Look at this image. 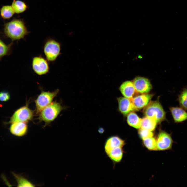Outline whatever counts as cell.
Instances as JSON below:
<instances>
[{
	"mask_svg": "<svg viewBox=\"0 0 187 187\" xmlns=\"http://www.w3.org/2000/svg\"><path fill=\"white\" fill-rule=\"evenodd\" d=\"M4 31L5 36L12 41L23 38L29 33L23 19L15 18L5 23Z\"/></svg>",
	"mask_w": 187,
	"mask_h": 187,
	"instance_id": "1",
	"label": "cell"
},
{
	"mask_svg": "<svg viewBox=\"0 0 187 187\" xmlns=\"http://www.w3.org/2000/svg\"><path fill=\"white\" fill-rule=\"evenodd\" d=\"M65 108L58 102H52L39 113V119L46 124L49 123L54 121Z\"/></svg>",
	"mask_w": 187,
	"mask_h": 187,
	"instance_id": "2",
	"label": "cell"
},
{
	"mask_svg": "<svg viewBox=\"0 0 187 187\" xmlns=\"http://www.w3.org/2000/svg\"><path fill=\"white\" fill-rule=\"evenodd\" d=\"M143 112L146 116L153 119L157 123L166 119V112L158 100L150 101L144 108Z\"/></svg>",
	"mask_w": 187,
	"mask_h": 187,
	"instance_id": "3",
	"label": "cell"
},
{
	"mask_svg": "<svg viewBox=\"0 0 187 187\" xmlns=\"http://www.w3.org/2000/svg\"><path fill=\"white\" fill-rule=\"evenodd\" d=\"M60 43L54 39H49L45 43L43 51L46 58L49 62L55 61L61 54Z\"/></svg>",
	"mask_w": 187,
	"mask_h": 187,
	"instance_id": "4",
	"label": "cell"
},
{
	"mask_svg": "<svg viewBox=\"0 0 187 187\" xmlns=\"http://www.w3.org/2000/svg\"><path fill=\"white\" fill-rule=\"evenodd\" d=\"M59 92L58 89L52 92L42 91L35 101L36 113L39 114L43 109L50 104Z\"/></svg>",
	"mask_w": 187,
	"mask_h": 187,
	"instance_id": "5",
	"label": "cell"
},
{
	"mask_svg": "<svg viewBox=\"0 0 187 187\" xmlns=\"http://www.w3.org/2000/svg\"><path fill=\"white\" fill-rule=\"evenodd\" d=\"M34 115V111L27 105L22 107L16 110L10 118L8 123L16 122L26 123L31 120Z\"/></svg>",
	"mask_w": 187,
	"mask_h": 187,
	"instance_id": "6",
	"label": "cell"
},
{
	"mask_svg": "<svg viewBox=\"0 0 187 187\" xmlns=\"http://www.w3.org/2000/svg\"><path fill=\"white\" fill-rule=\"evenodd\" d=\"M47 61L41 56L34 57L32 59V65L34 72L39 75L48 73L49 70V67Z\"/></svg>",
	"mask_w": 187,
	"mask_h": 187,
	"instance_id": "7",
	"label": "cell"
},
{
	"mask_svg": "<svg viewBox=\"0 0 187 187\" xmlns=\"http://www.w3.org/2000/svg\"><path fill=\"white\" fill-rule=\"evenodd\" d=\"M156 142L157 149L164 150L171 148L173 141L170 134L161 131L158 134Z\"/></svg>",
	"mask_w": 187,
	"mask_h": 187,
	"instance_id": "8",
	"label": "cell"
},
{
	"mask_svg": "<svg viewBox=\"0 0 187 187\" xmlns=\"http://www.w3.org/2000/svg\"><path fill=\"white\" fill-rule=\"evenodd\" d=\"M132 82L136 91L140 93H147L152 88L150 81L145 77H137L134 79Z\"/></svg>",
	"mask_w": 187,
	"mask_h": 187,
	"instance_id": "9",
	"label": "cell"
},
{
	"mask_svg": "<svg viewBox=\"0 0 187 187\" xmlns=\"http://www.w3.org/2000/svg\"><path fill=\"white\" fill-rule=\"evenodd\" d=\"M117 100L118 110L123 115H126L132 111H137L131 99L121 97L117 98Z\"/></svg>",
	"mask_w": 187,
	"mask_h": 187,
	"instance_id": "10",
	"label": "cell"
},
{
	"mask_svg": "<svg viewBox=\"0 0 187 187\" xmlns=\"http://www.w3.org/2000/svg\"><path fill=\"white\" fill-rule=\"evenodd\" d=\"M153 96L152 94H144L131 99L133 104L137 110L145 108L149 103Z\"/></svg>",
	"mask_w": 187,
	"mask_h": 187,
	"instance_id": "11",
	"label": "cell"
},
{
	"mask_svg": "<svg viewBox=\"0 0 187 187\" xmlns=\"http://www.w3.org/2000/svg\"><path fill=\"white\" fill-rule=\"evenodd\" d=\"M125 144L124 141L118 136H113L109 137L104 145V149L107 154L112 149L117 147H122Z\"/></svg>",
	"mask_w": 187,
	"mask_h": 187,
	"instance_id": "12",
	"label": "cell"
},
{
	"mask_svg": "<svg viewBox=\"0 0 187 187\" xmlns=\"http://www.w3.org/2000/svg\"><path fill=\"white\" fill-rule=\"evenodd\" d=\"M28 129V126L26 123L16 122L11 123L9 130L11 133L13 135L18 137H22L26 134Z\"/></svg>",
	"mask_w": 187,
	"mask_h": 187,
	"instance_id": "13",
	"label": "cell"
},
{
	"mask_svg": "<svg viewBox=\"0 0 187 187\" xmlns=\"http://www.w3.org/2000/svg\"><path fill=\"white\" fill-rule=\"evenodd\" d=\"M169 109L175 123H182L187 120V112L181 107H171Z\"/></svg>",
	"mask_w": 187,
	"mask_h": 187,
	"instance_id": "14",
	"label": "cell"
},
{
	"mask_svg": "<svg viewBox=\"0 0 187 187\" xmlns=\"http://www.w3.org/2000/svg\"><path fill=\"white\" fill-rule=\"evenodd\" d=\"M119 90L124 97L130 99L133 98L136 91L132 82L130 81L123 83L119 87Z\"/></svg>",
	"mask_w": 187,
	"mask_h": 187,
	"instance_id": "15",
	"label": "cell"
},
{
	"mask_svg": "<svg viewBox=\"0 0 187 187\" xmlns=\"http://www.w3.org/2000/svg\"><path fill=\"white\" fill-rule=\"evenodd\" d=\"M122 147H117L111 149L106 154L113 162L118 163L122 160L123 155Z\"/></svg>",
	"mask_w": 187,
	"mask_h": 187,
	"instance_id": "16",
	"label": "cell"
},
{
	"mask_svg": "<svg viewBox=\"0 0 187 187\" xmlns=\"http://www.w3.org/2000/svg\"><path fill=\"white\" fill-rule=\"evenodd\" d=\"M127 121L128 124L132 127L136 129L141 128L142 119L134 112H131L127 115Z\"/></svg>",
	"mask_w": 187,
	"mask_h": 187,
	"instance_id": "17",
	"label": "cell"
},
{
	"mask_svg": "<svg viewBox=\"0 0 187 187\" xmlns=\"http://www.w3.org/2000/svg\"><path fill=\"white\" fill-rule=\"evenodd\" d=\"M15 13L11 5H3L0 9L1 16L4 19H10Z\"/></svg>",
	"mask_w": 187,
	"mask_h": 187,
	"instance_id": "18",
	"label": "cell"
},
{
	"mask_svg": "<svg viewBox=\"0 0 187 187\" xmlns=\"http://www.w3.org/2000/svg\"><path fill=\"white\" fill-rule=\"evenodd\" d=\"M157 123L153 119L146 116L142 119L141 128L152 131L155 129Z\"/></svg>",
	"mask_w": 187,
	"mask_h": 187,
	"instance_id": "19",
	"label": "cell"
},
{
	"mask_svg": "<svg viewBox=\"0 0 187 187\" xmlns=\"http://www.w3.org/2000/svg\"><path fill=\"white\" fill-rule=\"evenodd\" d=\"M11 5L15 13L17 14L23 12L28 8V6L25 3L19 0H14Z\"/></svg>",
	"mask_w": 187,
	"mask_h": 187,
	"instance_id": "20",
	"label": "cell"
},
{
	"mask_svg": "<svg viewBox=\"0 0 187 187\" xmlns=\"http://www.w3.org/2000/svg\"><path fill=\"white\" fill-rule=\"evenodd\" d=\"M181 107L187 110V88H183L178 96L177 99Z\"/></svg>",
	"mask_w": 187,
	"mask_h": 187,
	"instance_id": "21",
	"label": "cell"
},
{
	"mask_svg": "<svg viewBox=\"0 0 187 187\" xmlns=\"http://www.w3.org/2000/svg\"><path fill=\"white\" fill-rule=\"evenodd\" d=\"M12 174L15 177L18 187H34L35 185L23 177L15 173Z\"/></svg>",
	"mask_w": 187,
	"mask_h": 187,
	"instance_id": "22",
	"label": "cell"
},
{
	"mask_svg": "<svg viewBox=\"0 0 187 187\" xmlns=\"http://www.w3.org/2000/svg\"><path fill=\"white\" fill-rule=\"evenodd\" d=\"M12 44V42L9 44H6L0 38V59L10 53Z\"/></svg>",
	"mask_w": 187,
	"mask_h": 187,
	"instance_id": "23",
	"label": "cell"
},
{
	"mask_svg": "<svg viewBox=\"0 0 187 187\" xmlns=\"http://www.w3.org/2000/svg\"><path fill=\"white\" fill-rule=\"evenodd\" d=\"M143 143L145 146L150 150L157 149L156 140L152 137L143 139Z\"/></svg>",
	"mask_w": 187,
	"mask_h": 187,
	"instance_id": "24",
	"label": "cell"
},
{
	"mask_svg": "<svg viewBox=\"0 0 187 187\" xmlns=\"http://www.w3.org/2000/svg\"><path fill=\"white\" fill-rule=\"evenodd\" d=\"M140 137L143 140L146 138L153 137V134L152 131L141 128L138 130Z\"/></svg>",
	"mask_w": 187,
	"mask_h": 187,
	"instance_id": "25",
	"label": "cell"
},
{
	"mask_svg": "<svg viewBox=\"0 0 187 187\" xmlns=\"http://www.w3.org/2000/svg\"><path fill=\"white\" fill-rule=\"evenodd\" d=\"M10 95L9 93L6 91L0 92V101L6 102L9 100L10 98Z\"/></svg>",
	"mask_w": 187,
	"mask_h": 187,
	"instance_id": "26",
	"label": "cell"
},
{
	"mask_svg": "<svg viewBox=\"0 0 187 187\" xmlns=\"http://www.w3.org/2000/svg\"><path fill=\"white\" fill-rule=\"evenodd\" d=\"M98 131L100 133H102L103 132L104 130L102 128H100Z\"/></svg>",
	"mask_w": 187,
	"mask_h": 187,
	"instance_id": "27",
	"label": "cell"
}]
</instances>
